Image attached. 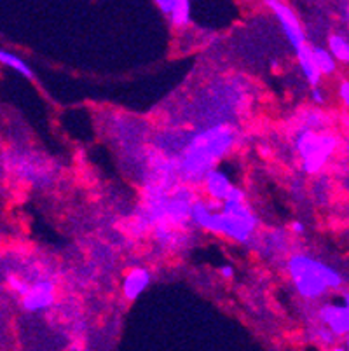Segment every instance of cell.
<instances>
[{
  "mask_svg": "<svg viewBox=\"0 0 349 351\" xmlns=\"http://www.w3.org/2000/svg\"><path fill=\"white\" fill-rule=\"evenodd\" d=\"M191 222L203 231L239 245L250 243L258 229V217L246 203L245 191L238 186L224 203L196 197L191 206Z\"/></svg>",
  "mask_w": 349,
  "mask_h": 351,
  "instance_id": "1",
  "label": "cell"
},
{
  "mask_svg": "<svg viewBox=\"0 0 349 351\" xmlns=\"http://www.w3.org/2000/svg\"><path fill=\"white\" fill-rule=\"evenodd\" d=\"M234 142L236 132L227 124H217L196 133L182 151L177 173L185 182L200 184L201 178L232 151Z\"/></svg>",
  "mask_w": 349,
  "mask_h": 351,
  "instance_id": "2",
  "label": "cell"
},
{
  "mask_svg": "<svg viewBox=\"0 0 349 351\" xmlns=\"http://www.w3.org/2000/svg\"><path fill=\"white\" fill-rule=\"evenodd\" d=\"M287 273L297 293L307 301H318L344 283L341 273L320 258L307 254H292L287 261Z\"/></svg>",
  "mask_w": 349,
  "mask_h": 351,
  "instance_id": "3",
  "label": "cell"
},
{
  "mask_svg": "<svg viewBox=\"0 0 349 351\" xmlns=\"http://www.w3.org/2000/svg\"><path fill=\"white\" fill-rule=\"evenodd\" d=\"M337 147V136L330 132H322L318 128L306 126L296 136V151L300 158V165L309 175L320 173Z\"/></svg>",
  "mask_w": 349,
  "mask_h": 351,
  "instance_id": "4",
  "label": "cell"
},
{
  "mask_svg": "<svg viewBox=\"0 0 349 351\" xmlns=\"http://www.w3.org/2000/svg\"><path fill=\"white\" fill-rule=\"evenodd\" d=\"M318 318L323 327L335 337H346L349 334V292H342L337 301L325 302L318 309Z\"/></svg>",
  "mask_w": 349,
  "mask_h": 351,
  "instance_id": "5",
  "label": "cell"
},
{
  "mask_svg": "<svg viewBox=\"0 0 349 351\" xmlns=\"http://www.w3.org/2000/svg\"><path fill=\"white\" fill-rule=\"evenodd\" d=\"M265 4L271 8L273 14L276 16L278 23H280L283 35L287 37L290 46L296 51L300 49L302 46H306L307 43L302 23H300V20L297 18L296 12L292 11V8H288L285 2H276V0H265Z\"/></svg>",
  "mask_w": 349,
  "mask_h": 351,
  "instance_id": "6",
  "label": "cell"
},
{
  "mask_svg": "<svg viewBox=\"0 0 349 351\" xmlns=\"http://www.w3.org/2000/svg\"><path fill=\"white\" fill-rule=\"evenodd\" d=\"M56 301V283L53 280H37L28 285L21 295V306L28 313L47 311Z\"/></svg>",
  "mask_w": 349,
  "mask_h": 351,
  "instance_id": "7",
  "label": "cell"
},
{
  "mask_svg": "<svg viewBox=\"0 0 349 351\" xmlns=\"http://www.w3.org/2000/svg\"><path fill=\"white\" fill-rule=\"evenodd\" d=\"M201 189H203L206 199L213 201V203H224L229 199V196L234 191V182L229 177V173L220 170L219 166L211 168L203 178H201Z\"/></svg>",
  "mask_w": 349,
  "mask_h": 351,
  "instance_id": "8",
  "label": "cell"
},
{
  "mask_svg": "<svg viewBox=\"0 0 349 351\" xmlns=\"http://www.w3.org/2000/svg\"><path fill=\"white\" fill-rule=\"evenodd\" d=\"M150 282H152V273L147 267H133L124 274L123 283H121V290L126 301H136V299L149 289Z\"/></svg>",
  "mask_w": 349,
  "mask_h": 351,
  "instance_id": "9",
  "label": "cell"
},
{
  "mask_svg": "<svg viewBox=\"0 0 349 351\" xmlns=\"http://www.w3.org/2000/svg\"><path fill=\"white\" fill-rule=\"evenodd\" d=\"M171 21L173 27L184 28L191 23V0H154Z\"/></svg>",
  "mask_w": 349,
  "mask_h": 351,
  "instance_id": "10",
  "label": "cell"
},
{
  "mask_svg": "<svg viewBox=\"0 0 349 351\" xmlns=\"http://www.w3.org/2000/svg\"><path fill=\"white\" fill-rule=\"evenodd\" d=\"M297 54V63L300 66V72L306 77V81L313 86H320L322 82V73H320L318 66H316L315 60H313V53H311V46H302L300 49L296 51Z\"/></svg>",
  "mask_w": 349,
  "mask_h": 351,
  "instance_id": "11",
  "label": "cell"
},
{
  "mask_svg": "<svg viewBox=\"0 0 349 351\" xmlns=\"http://www.w3.org/2000/svg\"><path fill=\"white\" fill-rule=\"evenodd\" d=\"M311 53L320 73L322 75H334L335 70H337V62H335V58L330 54V51L325 49V47L311 46Z\"/></svg>",
  "mask_w": 349,
  "mask_h": 351,
  "instance_id": "12",
  "label": "cell"
},
{
  "mask_svg": "<svg viewBox=\"0 0 349 351\" xmlns=\"http://www.w3.org/2000/svg\"><path fill=\"white\" fill-rule=\"evenodd\" d=\"M326 44H328V51H330V54L335 58V62L349 65V40L346 37L337 34L330 35Z\"/></svg>",
  "mask_w": 349,
  "mask_h": 351,
  "instance_id": "13",
  "label": "cell"
},
{
  "mask_svg": "<svg viewBox=\"0 0 349 351\" xmlns=\"http://www.w3.org/2000/svg\"><path fill=\"white\" fill-rule=\"evenodd\" d=\"M0 63H2L4 66L12 69L14 72L21 73L23 77L27 79L34 77V72H32V69L28 66V63L25 62V60L19 58V56H16V54L9 53L8 49H0Z\"/></svg>",
  "mask_w": 349,
  "mask_h": 351,
  "instance_id": "14",
  "label": "cell"
},
{
  "mask_svg": "<svg viewBox=\"0 0 349 351\" xmlns=\"http://www.w3.org/2000/svg\"><path fill=\"white\" fill-rule=\"evenodd\" d=\"M8 285L12 292L18 293L19 298H21V295L28 290V285H30V283H28L27 280L16 276V274H11V276H8Z\"/></svg>",
  "mask_w": 349,
  "mask_h": 351,
  "instance_id": "15",
  "label": "cell"
},
{
  "mask_svg": "<svg viewBox=\"0 0 349 351\" xmlns=\"http://www.w3.org/2000/svg\"><path fill=\"white\" fill-rule=\"evenodd\" d=\"M339 98H341L344 107L349 110V81H342L339 84Z\"/></svg>",
  "mask_w": 349,
  "mask_h": 351,
  "instance_id": "16",
  "label": "cell"
},
{
  "mask_svg": "<svg viewBox=\"0 0 349 351\" xmlns=\"http://www.w3.org/2000/svg\"><path fill=\"white\" fill-rule=\"evenodd\" d=\"M311 98L316 105H323L325 104V95L323 91L320 89V86H313V91H311Z\"/></svg>",
  "mask_w": 349,
  "mask_h": 351,
  "instance_id": "17",
  "label": "cell"
},
{
  "mask_svg": "<svg viewBox=\"0 0 349 351\" xmlns=\"http://www.w3.org/2000/svg\"><path fill=\"white\" fill-rule=\"evenodd\" d=\"M219 273H220V276H222V278L230 280V278H232V276H234V267L230 266V264H226V266L220 267Z\"/></svg>",
  "mask_w": 349,
  "mask_h": 351,
  "instance_id": "18",
  "label": "cell"
},
{
  "mask_svg": "<svg viewBox=\"0 0 349 351\" xmlns=\"http://www.w3.org/2000/svg\"><path fill=\"white\" fill-rule=\"evenodd\" d=\"M290 231H292L293 234H304V231H306V226H304L302 222H299V220H296V222H292V224H290Z\"/></svg>",
  "mask_w": 349,
  "mask_h": 351,
  "instance_id": "19",
  "label": "cell"
},
{
  "mask_svg": "<svg viewBox=\"0 0 349 351\" xmlns=\"http://www.w3.org/2000/svg\"><path fill=\"white\" fill-rule=\"evenodd\" d=\"M342 348H344V350H349V334H348V336H346V344Z\"/></svg>",
  "mask_w": 349,
  "mask_h": 351,
  "instance_id": "20",
  "label": "cell"
},
{
  "mask_svg": "<svg viewBox=\"0 0 349 351\" xmlns=\"http://www.w3.org/2000/svg\"><path fill=\"white\" fill-rule=\"evenodd\" d=\"M348 20H349V5H348Z\"/></svg>",
  "mask_w": 349,
  "mask_h": 351,
  "instance_id": "21",
  "label": "cell"
},
{
  "mask_svg": "<svg viewBox=\"0 0 349 351\" xmlns=\"http://www.w3.org/2000/svg\"><path fill=\"white\" fill-rule=\"evenodd\" d=\"M276 2H285V0H276Z\"/></svg>",
  "mask_w": 349,
  "mask_h": 351,
  "instance_id": "22",
  "label": "cell"
}]
</instances>
